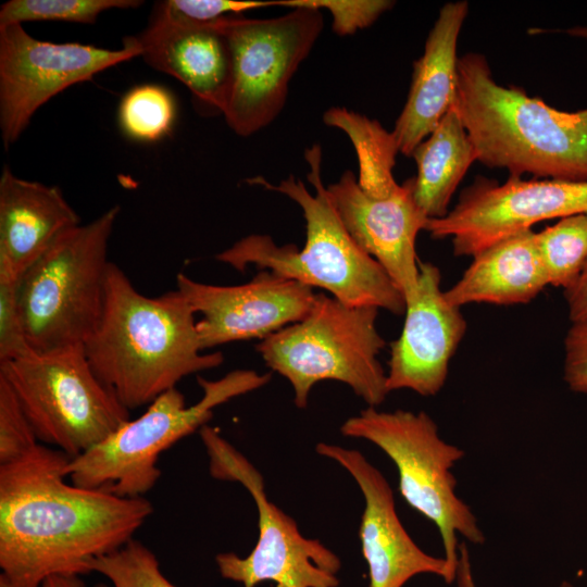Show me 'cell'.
Segmentation results:
<instances>
[{"label": "cell", "mask_w": 587, "mask_h": 587, "mask_svg": "<svg viewBox=\"0 0 587 587\" xmlns=\"http://www.w3.org/2000/svg\"><path fill=\"white\" fill-rule=\"evenodd\" d=\"M38 441L71 458L97 446L130 420L92 371L83 346L1 362Z\"/></svg>", "instance_id": "cell-9"}, {"label": "cell", "mask_w": 587, "mask_h": 587, "mask_svg": "<svg viewBox=\"0 0 587 587\" xmlns=\"http://www.w3.org/2000/svg\"><path fill=\"white\" fill-rule=\"evenodd\" d=\"M587 212V182L478 176L440 218H428L432 238H451L453 254L473 257L515 233L547 220Z\"/></svg>", "instance_id": "cell-12"}, {"label": "cell", "mask_w": 587, "mask_h": 587, "mask_svg": "<svg viewBox=\"0 0 587 587\" xmlns=\"http://www.w3.org/2000/svg\"><path fill=\"white\" fill-rule=\"evenodd\" d=\"M467 14V1L444 4L426 38L423 54L413 63L409 93L392 130L403 155H412L454 103L458 40Z\"/></svg>", "instance_id": "cell-19"}, {"label": "cell", "mask_w": 587, "mask_h": 587, "mask_svg": "<svg viewBox=\"0 0 587 587\" xmlns=\"http://www.w3.org/2000/svg\"><path fill=\"white\" fill-rule=\"evenodd\" d=\"M567 35L587 40V26H577L564 30Z\"/></svg>", "instance_id": "cell-36"}, {"label": "cell", "mask_w": 587, "mask_h": 587, "mask_svg": "<svg viewBox=\"0 0 587 587\" xmlns=\"http://www.w3.org/2000/svg\"><path fill=\"white\" fill-rule=\"evenodd\" d=\"M378 310L348 305L319 292L302 320L261 340L257 350L290 383L299 409L307 407L313 386L323 380L347 384L369 407H377L389 394L387 372L378 360L385 347L376 328Z\"/></svg>", "instance_id": "cell-5"}, {"label": "cell", "mask_w": 587, "mask_h": 587, "mask_svg": "<svg viewBox=\"0 0 587 587\" xmlns=\"http://www.w3.org/2000/svg\"><path fill=\"white\" fill-rule=\"evenodd\" d=\"M140 0H10L0 9V26L26 22L93 24L111 9H134Z\"/></svg>", "instance_id": "cell-26"}, {"label": "cell", "mask_w": 587, "mask_h": 587, "mask_svg": "<svg viewBox=\"0 0 587 587\" xmlns=\"http://www.w3.org/2000/svg\"><path fill=\"white\" fill-rule=\"evenodd\" d=\"M200 437L213 478L241 484L258 510L259 537L245 558L220 553L215 562L222 577L255 587L273 582L276 587H338L339 558L317 539L305 538L292 517L271 502L259 470L216 428L204 425Z\"/></svg>", "instance_id": "cell-10"}, {"label": "cell", "mask_w": 587, "mask_h": 587, "mask_svg": "<svg viewBox=\"0 0 587 587\" xmlns=\"http://www.w3.org/2000/svg\"><path fill=\"white\" fill-rule=\"evenodd\" d=\"M197 379L202 389L197 403L187 407L184 395L172 388L139 417L72 458L66 467L71 483L124 498L143 497L161 476L157 463L163 451L207 425L217 405L264 386L271 374L236 370L220 379Z\"/></svg>", "instance_id": "cell-7"}, {"label": "cell", "mask_w": 587, "mask_h": 587, "mask_svg": "<svg viewBox=\"0 0 587 587\" xmlns=\"http://www.w3.org/2000/svg\"><path fill=\"white\" fill-rule=\"evenodd\" d=\"M472 258L461 278L445 291L454 307L527 303L549 286L533 229L502 238Z\"/></svg>", "instance_id": "cell-21"}, {"label": "cell", "mask_w": 587, "mask_h": 587, "mask_svg": "<svg viewBox=\"0 0 587 587\" xmlns=\"http://www.w3.org/2000/svg\"><path fill=\"white\" fill-rule=\"evenodd\" d=\"M167 14L195 22L211 23L228 15H241L247 11L268 8L286 7V1L261 0H164L154 3Z\"/></svg>", "instance_id": "cell-30"}, {"label": "cell", "mask_w": 587, "mask_h": 587, "mask_svg": "<svg viewBox=\"0 0 587 587\" xmlns=\"http://www.w3.org/2000/svg\"><path fill=\"white\" fill-rule=\"evenodd\" d=\"M18 282L9 276H0V363L33 352L23 324Z\"/></svg>", "instance_id": "cell-29"}, {"label": "cell", "mask_w": 587, "mask_h": 587, "mask_svg": "<svg viewBox=\"0 0 587 587\" xmlns=\"http://www.w3.org/2000/svg\"><path fill=\"white\" fill-rule=\"evenodd\" d=\"M326 189L351 238L382 265L409 301L420 274L416 237L428 221L413 199L412 178L384 199L366 195L351 171Z\"/></svg>", "instance_id": "cell-17"}, {"label": "cell", "mask_w": 587, "mask_h": 587, "mask_svg": "<svg viewBox=\"0 0 587 587\" xmlns=\"http://www.w3.org/2000/svg\"><path fill=\"white\" fill-rule=\"evenodd\" d=\"M176 114L174 98L165 88L145 84L125 93L118 105V124L134 140L153 142L167 136Z\"/></svg>", "instance_id": "cell-25"}, {"label": "cell", "mask_w": 587, "mask_h": 587, "mask_svg": "<svg viewBox=\"0 0 587 587\" xmlns=\"http://www.w3.org/2000/svg\"><path fill=\"white\" fill-rule=\"evenodd\" d=\"M571 322L587 317V263L577 278L564 289Z\"/></svg>", "instance_id": "cell-33"}, {"label": "cell", "mask_w": 587, "mask_h": 587, "mask_svg": "<svg viewBox=\"0 0 587 587\" xmlns=\"http://www.w3.org/2000/svg\"><path fill=\"white\" fill-rule=\"evenodd\" d=\"M39 444L14 391L0 376V465L23 458Z\"/></svg>", "instance_id": "cell-28"}, {"label": "cell", "mask_w": 587, "mask_h": 587, "mask_svg": "<svg viewBox=\"0 0 587 587\" xmlns=\"http://www.w3.org/2000/svg\"><path fill=\"white\" fill-rule=\"evenodd\" d=\"M536 240L549 285L567 288L587 263V212L560 218Z\"/></svg>", "instance_id": "cell-24"}, {"label": "cell", "mask_w": 587, "mask_h": 587, "mask_svg": "<svg viewBox=\"0 0 587 587\" xmlns=\"http://www.w3.org/2000/svg\"><path fill=\"white\" fill-rule=\"evenodd\" d=\"M311 193L294 175L273 185L263 177L248 182L283 193L302 210L305 242L278 246L267 235H249L220 252L215 259L243 272L254 265L312 288L352 307H375L395 314L405 311V300L382 265L365 253L344 226L321 176L322 150L315 143L304 153Z\"/></svg>", "instance_id": "cell-4"}, {"label": "cell", "mask_w": 587, "mask_h": 587, "mask_svg": "<svg viewBox=\"0 0 587 587\" xmlns=\"http://www.w3.org/2000/svg\"><path fill=\"white\" fill-rule=\"evenodd\" d=\"M151 67L182 82L202 108L222 113L232 84V52L220 20L195 23L153 5L147 27L123 39Z\"/></svg>", "instance_id": "cell-18"}, {"label": "cell", "mask_w": 587, "mask_h": 587, "mask_svg": "<svg viewBox=\"0 0 587 587\" xmlns=\"http://www.w3.org/2000/svg\"><path fill=\"white\" fill-rule=\"evenodd\" d=\"M176 288L191 305L201 350L233 341L265 339L299 322L311 310L313 288L261 270L250 282L220 286L179 273Z\"/></svg>", "instance_id": "cell-14"}, {"label": "cell", "mask_w": 587, "mask_h": 587, "mask_svg": "<svg viewBox=\"0 0 587 587\" xmlns=\"http://www.w3.org/2000/svg\"><path fill=\"white\" fill-rule=\"evenodd\" d=\"M79 217L58 186L0 176V276L20 279Z\"/></svg>", "instance_id": "cell-20"}, {"label": "cell", "mask_w": 587, "mask_h": 587, "mask_svg": "<svg viewBox=\"0 0 587 587\" xmlns=\"http://www.w3.org/2000/svg\"><path fill=\"white\" fill-rule=\"evenodd\" d=\"M65 452L39 444L0 465V587H41L54 575H87L134 539L153 513L124 498L67 484Z\"/></svg>", "instance_id": "cell-1"}, {"label": "cell", "mask_w": 587, "mask_h": 587, "mask_svg": "<svg viewBox=\"0 0 587 587\" xmlns=\"http://www.w3.org/2000/svg\"><path fill=\"white\" fill-rule=\"evenodd\" d=\"M411 157L417 168L416 176L412 178L416 205L427 218L444 217L449 212L450 200L459 184L477 161L454 105Z\"/></svg>", "instance_id": "cell-22"}, {"label": "cell", "mask_w": 587, "mask_h": 587, "mask_svg": "<svg viewBox=\"0 0 587 587\" xmlns=\"http://www.w3.org/2000/svg\"><path fill=\"white\" fill-rule=\"evenodd\" d=\"M41 587H87L80 576L76 575H54L47 578ZM96 587H113L99 584Z\"/></svg>", "instance_id": "cell-35"}, {"label": "cell", "mask_w": 587, "mask_h": 587, "mask_svg": "<svg viewBox=\"0 0 587 587\" xmlns=\"http://www.w3.org/2000/svg\"><path fill=\"white\" fill-rule=\"evenodd\" d=\"M316 452L337 462L358 484L364 511L360 541L367 563L369 587H403L412 577L433 574L453 583L445 558L423 551L403 527L391 487L382 472L358 450L319 442Z\"/></svg>", "instance_id": "cell-15"}, {"label": "cell", "mask_w": 587, "mask_h": 587, "mask_svg": "<svg viewBox=\"0 0 587 587\" xmlns=\"http://www.w3.org/2000/svg\"><path fill=\"white\" fill-rule=\"evenodd\" d=\"M196 324L177 288L145 296L111 262L102 313L83 348L95 374L130 411L149 405L184 377L223 363L221 352L203 353Z\"/></svg>", "instance_id": "cell-2"}, {"label": "cell", "mask_w": 587, "mask_h": 587, "mask_svg": "<svg viewBox=\"0 0 587 587\" xmlns=\"http://www.w3.org/2000/svg\"><path fill=\"white\" fill-rule=\"evenodd\" d=\"M113 205L62 235L20 278L18 301L34 352L84 346L103 308Z\"/></svg>", "instance_id": "cell-6"}, {"label": "cell", "mask_w": 587, "mask_h": 587, "mask_svg": "<svg viewBox=\"0 0 587 587\" xmlns=\"http://www.w3.org/2000/svg\"><path fill=\"white\" fill-rule=\"evenodd\" d=\"M392 5L388 0H321V9L332 14L334 32L342 36L370 26Z\"/></svg>", "instance_id": "cell-31"}, {"label": "cell", "mask_w": 587, "mask_h": 587, "mask_svg": "<svg viewBox=\"0 0 587 587\" xmlns=\"http://www.w3.org/2000/svg\"><path fill=\"white\" fill-rule=\"evenodd\" d=\"M340 432L346 437L376 445L391 459L403 499L436 525L444 558L454 582L458 535L475 545L485 542L472 509L455 492L452 469L462 460L464 451L445 441L438 434L437 424L423 411L384 412L367 407L345 421Z\"/></svg>", "instance_id": "cell-8"}, {"label": "cell", "mask_w": 587, "mask_h": 587, "mask_svg": "<svg viewBox=\"0 0 587 587\" xmlns=\"http://www.w3.org/2000/svg\"><path fill=\"white\" fill-rule=\"evenodd\" d=\"M92 572L107 577L113 587H177L165 577L155 554L135 538L98 558Z\"/></svg>", "instance_id": "cell-27"}, {"label": "cell", "mask_w": 587, "mask_h": 587, "mask_svg": "<svg viewBox=\"0 0 587 587\" xmlns=\"http://www.w3.org/2000/svg\"><path fill=\"white\" fill-rule=\"evenodd\" d=\"M563 379L572 391L587 394V317L572 322L565 334Z\"/></svg>", "instance_id": "cell-32"}, {"label": "cell", "mask_w": 587, "mask_h": 587, "mask_svg": "<svg viewBox=\"0 0 587 587\" xmlns=\"http://www.w3.org/2000/svg\"><path fill=\"white\" fill-rule=\"evenodd\" d=\"M232 52V84L223 115L242 137L272 123L288 85L323 29L320 9L300 7L272 18H220Z\"/></svg>", "instance_id": "cell-11"}, {"label": "cell", "mask_w": 587, "mask_h": 587, "mask_svg": "<svg viewBox=\"0 0 587 587\" xmlns=\"http://www.w3.org/2000/svg\"><path fill=\"white\" fill-rule=\"evenodd\" d=\"M478 162L509 176L587 182V107L562 111L502 86L487 58H459L453 103Z\"/></svg>", "instance_id": "cell-3"}, {"label": "cell", "mask_w": 587, "mask_h": 587, "mask_svg": "<svg viewBox=\"0 0 587 587\" xmlns=\"http://www.w3.org/2000/svg\"><path fill=\"white\" fill-rule=\"evenodd\" d=\"M457 587H477L473 577L470 552L466 544L459 545L458 565L455 572ZM560 587H575L570 582H562Z\"/></svg>", "instance_id": "cell-34"}, {"label": "cell", "mask_w": 587, "mask_h": 587, "mask_svg": "<svg viewBox=\"0 0 587 587\" xmlns=\"http://www.w3.org/2000/svg\"><path fill=\"white\" fill-rule=\"evenodd\" d=\"M323 121L327 126L337 127L350 138L358 157V184L370 197L384 199L400 187L395 180L392 168L400 153L392 132L365 115L346 108H330Z\"/></svg>", "instance_id": "cell-23"}, {"label": "cell", "mask_w": 587, "mask_h": 587, "mask_svg": "<svg viewBox=\"0 0 587 587\" xmlns=\"http://www.w3.org/2000/svg\"><path fill=\"white\" fill-rule=\"evenodd\" d=\"M419 268L415 294L405 302L402 332L390 345L386 384L389 392L409 389L429 397L446 383L466 321L440 289L439 268L429 262H420Z\"/></svg>", "instance_id": "cell-16"}, {"label": "cell", "mask_w": 587, "mask_h": 587, "mask_svg": "<svg viewBox=\"0 0 587 587\" xmlns=\"http://www.w3.org/2000/svg\"><path fill=\"white\" fill-rule=\"evenodd\" d=\"M138 57L134 49L77 42L54 43L30 36L21 24L0 26V129L9 149L35 112L70 86Z\"/></svg>", "instance_id": "cell-13"}]
</instances>
